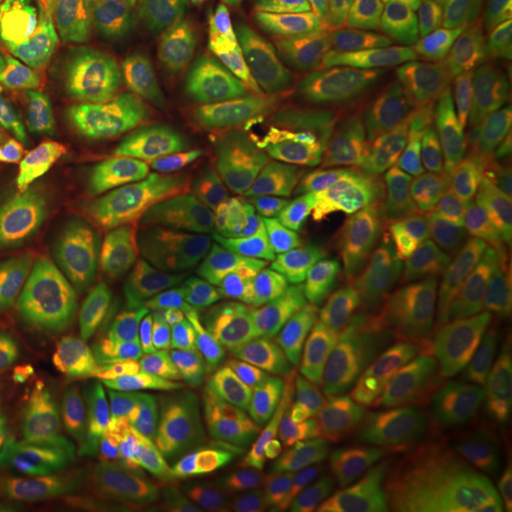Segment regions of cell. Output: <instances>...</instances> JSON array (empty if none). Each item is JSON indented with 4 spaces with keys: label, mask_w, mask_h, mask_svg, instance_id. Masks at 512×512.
Returning a JSON list of instances; mask_svg holds the SVG:
<instances>
[{
    "label": "cell",
    "mask_w": 512,
    "mask_h": 512,
    "mask_svg": "<svg viewBox=\"0 0 512 512\" xmlns=\"http://www.w3.org/2000/svg\"><path fill=\"white\" fill-rule=\"evenodd\" d=\"M382 366L378 349L304 346L179 406L173 425L203 456L228 458L279 439L315 404L376 387Z\"/></svg>",
    "instance_id": "1"
},
{
    "label": "cell",
    "mask_w": 512,
    "mask_h": 512,
    "mask_svg": "<svg viewBox=\"0 0 512 512\" xmlns=\"http://www.w3.org/2000/svg\"><path fill=\"white\" fill-rule=\"evenodd\" d=\"M133 238L165 274L198 281L256 264L298 238V217L268 186H243L217 202L164 205L133 219Z\"/></svg>",
    "instance_id": "2"
},
{
    "label": "cell",
    "mask_w": 512,
    "mask_h": 512,
    "mask_svg": "<svg viewBox=\"0 0 512 512\" xmlns=\"http://www.w3.org/2000/svg\"><path fill=\"white\" fill-rule=\"evenodd\" d=\"M128 162L131 181L150 200L194 207L232 192L243 171L245 147L222 110L164 95L137 116Z\"/></svg>",
    "instance_id": "3"
},
{
    "label": "cell",
    "mask_w": 512,
    "mask_h": 512,
    "mask_svg": "<svg viewBox=\"0 0 512 512\" xmlns=\"http://www.w3.org/2000/svg\"><path fill=\"white\" fill-rule=\"evenodd\" d=\"M431 340L465 384L486 389L512 357V283L495 264L461 258L425 279Z\"/></svg>",
    "instance_id": "4"
},
{
    "label": "cell",
    "mask_w": 512,
    "mask_h": 512,
    "mask_svg": "<svg viewBox=\"0 0 512 512\" xmlns=\"http://www.w3.org/2000/svg\"><path fill=\"white\" fill-rule=\"evenodd\" d=\"M368 181L385 202L414 209L492 192L499 179L437 118L406 109L380 135Z\"/></svg>",
    "instance_id": "5"
},
{
    "label": "cell",
    "mask_w": 512,
    "mask_h": 512,
    "mask_svg": "<svg viewBox=\"0 0 512 512\" xmlns=\"http://www.w3.org/2000/svg\"><path fill=\"white\" fill-rule=\"evenodd\" d=\"M291 454L321 452L384 467L429 463L427 423L385 389H359L315 404L281 435Z\"/></svg>",
    "instance_id": "6"
},
{
    "label": "cell",
    "mask_w": 512,
    "mask_h": 512,
    "mask_svg": "<svg viewBox=\"0 0 512 512\" xmlns=\"http://www.w3.org/2000/svg\"><path fill=\"white\" fill-rule=\"evenodd\" d=\"M86 389L71 378L44 382L0 414V494L29 492L61 475L92 435Z\"/></svg>",
    "instance_id": "7"
},
{
    "label": "cell",
    "mask_w": 512,
    "mask_h": 512,
    "mask_svg": "<svg viewBox=\"0 0 512 512\" xmlns=\"http://www.w3.org/2000/svg\"><path fill=\"white\" fill-rule=\"evenodd\" d=\"M376 293L374 277L355 260L313 247L277 256L249 275L228 310L302 325L327 311L368 302Z\"/></svg>",
    "instance_id": "8"
},
{
    "label": "cell",
    "mask_w": 512,
    "mask_h": 512,
    "mask_svg": "<svg viewBox=\"0 0 512 512\" xmlns=\"http://www.w3.org/2000/svg\"><path fill=\"white\" fill-rule=\"evenodd\" d=\"M283 512H410L423 492L420 473L304 452L274 475Z\"/></svg>",
    "instance_id": "9"
},
{
    "label": "cell",
    "mask_w": 512,
    "mask_h": 512,
    "mask_svg": "<svg viewBox=\"0 0 512 512\" xmlns=\"http://www.w3.org/2000/svg\"><path fill=\"white\" fill-rule=\"evenodd\" d=\"M385 243L412 262H454L512 241V190L401 209L382 224Z\"/></svg>",
    "instance_id": "10"
},
{
    "label": "cell",
    "mask_w": 512,
    "mask_h": 512,
    "mask_svg": "<svg viewBox=\"0 0 512 512\" xmlns=\"http://www.w3.org/2000/svg\"><path fill=\"white\" fill-rule=\"evenodd\" d=\"M116 88L101 14L78 6V42L71 61L42 86H10L21 107L63 137L92 133L109 107Z\"/></svg>",
    "instance_id": "11"
},
{
    "label": "cell",
    "mask_w": 512,
    "mask_h": 512,
    "mask_svg": "<svg viewBox=\"0 0 512 512\" xmlns=\"http://www.w3.org/2000/svg\"><path fill=\"white\" fill-rule=\"evenodd\" d=\"M395 88L389 54L363 35L329 61L317 88V118L346 150L363 147L380 128Z\"/></svg>",
    "instance_id": "12"
},
{
    "label": "cell",
    "mask_w": 512,
    "mask_h": 512,
    "mask_svg": "<svg viewBox=\"0 0 512 512\" xmlns=\"http://www.w3.org/2000/svg\"><path fill=\"white\" fill-rule=\"evenodd\" d=\"M188 0H109L103 31L128 88L169 86L186 54Z\"/></svg>",
    "instance_id": "13"
},
{
    "label": "cell",
    "mask_w": 512,
    "mask_h": 512,
    "mask_svg": "<svg viewBox=\"0 0 512 512\" xmlns=\"http://www.w3.org/2000/svg\"><path fill=\"white\" fill-rule=\"evenodd\" d=\"M296 349L298 334L291 323L258 313H230L188 334L179 355V384L200 389L279 363Z\"/></svg>",
    "instance_id": "14"
},
{
    "label": "cell",
    "mask_w": 512,
    "mask_h": 512,
    "mask_svg": "<svg viewBox=\"0 0 512 512\" xmlns=\"http://www.w3.org/2000/svg\"><path fill=\"white\" fill-rule=\"evenodd\" d=\"M78 21L63 0H6L0 8V76L10 86H42L71 61Z\"/></svg>",
    "instance_id": "15"
},
{
    "label": "cell",
    "mask_w": 512,
    "mask_h": 512,
    "mask_svg": "<svg viewBox=\"0 0 512 512\" xmlns=\"http://www.w3.org/2000/svg\"><path fill=\"white\" fill-rule=\"evenodd\" d=\"M243 147L256 175L277 194L327 217L329 190L311 154L304 126L293 110H258L243 129Z\"/></svg>",
    "instance_id": "16"
},
{
    "label": "cell",
    "mask_w": 512,
    "mask_h": 512,
    "mask_svg": "<svg viewBox=\"0 0 512 512\" xmlns=\"http://www.w3.org/2000/svg\"><path fill=\"white\" fill-rule=\"evenodd\" d=\"M266 16L253 0H188L186 52L220 78L249 73L268 50Z\"/></svg>",
    "instance_id": "17"
},
{
    "label": "cell",
    "mask_w": 512,
    "mask_h": 512,
    "mask_svg": "<svg viewBox=\"0 0 512 512\" xmlns=\"http://www.w3.org/2000/svg\"><path fill=\"white\" fill-rule=\"evenodd\" d=\"M133 296L112 283H93L71 294L50 311L38 329L33 368L38 380L50 382L57 372L88 351L129 308Z\"/></svg>",
    "instance_id": "18"
},
{
    "label": "cell",
    "mask_w": 512,
    "mask_h": 512,
    "mask_svg": "<svg viewBox=\"0 0 512 512\" xmlns=\"http://www.w3.org/2000/svg\"><path fill=\"white\" fill-rule=\"evenodd\" d=\"M416 93L463 147L488 165L499 181L512 186V162L497 139L476 80H461L437 69L418 67Z\"/></svg>",
    "instance_id": "19"
},
{
    "label": "cell",
    "mask_w": 512,
    "mask_h": 512,
    "mask_svg": "<svg viewBox=\"0 0 512 512\" xmlns=\"http://www.w3.org/2000/svg\"><path fill=\"white\" fill-rule=\"evenodd\" d=\"M112 512H196V482L186 459L164 442H143L118 471Z\"/></svg>",
    "instance_id": "20"
},
{
    "label": "cell",
    "mask_w": 512,
    "mask_h": 512,
    "mask_svg": "<svg viewBox=\"0 0 512 512\" xmlns=\"http://www.w3.org/2000/svg\"><path fill=\"white\" fill-rule=\"evenodd\" d=\"M374 0H283L279 27L296 57L319 67L365 35Z\"/></svg>",
    "instance_id": "21"
},
{
    "label": "cell",
    "mask_w": 512,
    "mask_h": 512,
    "mask_svg": "<svg viewBox=\"0 0 512 512\" xmlns=\"http://www.w3.org/2000/svg\"><path fill=\"white\" fill-rule=\"evenodd\" d=\"M55 258L76 270H107L110 238L103 205L82 183L55 181Z\"/></svg>",
    "instance_id": "22"
},
{
    "label": "cell",
    "mask_w": 512,
    "mask_h": 512,
    "mask_svg": "<svg viewBox=\"0 0 512 512\" xmlns=\"http://www.w3.org/2000/svg\"><path fill=\"white\" fill-rule=\"evenodd\" d=\"M382 376L385 391L425 423L440 406L456 397L452 370L427 334L404 340L387 365L382 366Z\"/></svg>",
    "instance_id": "23"
},
{
    "label": "cell",
    "mask_w": 512,
    "mask_h": 512,
    "mask_svg": "<svg viewBox=\"0 0 512 512\" xmlns=\"http://www.w3.org/2000/svg\"><path fill=\"white\" fill-rule=\"evenodd\" d=\"M0 165L25 179L67 181L80 171V156L57 131L23 112H12V131L0 148Z\"/></svg>",
    "instance_id": "24"
},
{
    "label": "cell",
    "mask_w": 512,
    "mask_h": 512,
    "mask_svg": "<svg viewBox=\"0 0 512 512\" xmlns=\"http://www.w3.org/2000/svg\"><path fill=\"white\" fill-rule=\"evenodd\" d=\"M275 503L270 461L264 454L243 450L213 471L202 512H275Z\"/></svg>",
    "instance_id": "25"
},
{
    "label": "cell",
    "mask_w": 512,
    "mask_h": 512,
    "mask_svg": "<svg viewBox=\"0 0 512 512\" xmlns=\"http://www.w3.org/2000/svg\"><path fill=\"white\" fill-rule=\"evenodd\" d=\"M454 404L456 420L450 456L437 469L448 475H478L492 448L497 403L484 395H461Z\"/></svg>",
    "instance_id": "26"
},
{
    "label": "cell",
    "mask_w": 512,
    "mask_h": 512,
    "mask_svg": "<svg viewBox=\"0 0 512 512\" xmlns=\"http://www.w3.org/2000/svg\"><path fill=\"white\" fill-rule=\"evenodd\" d=\"M408 308L410 304L404 298H385L374 302L368 300L317 315L302 323L300 332L315 344L336 348L365 338L370 332L404 315Z\"/></svg>",
    "instance_id": "27"
},
{
    "label": "cell",
    "mask_w": 512,
    "mask_h": 512,
    "mask_svg": "<svg viewBox=\"0 0 512 512\" xmlns=\"http://www.w3.org/2000/svg\"><path fill=\"white\" fill-rule=\"evenodd\" d=\"M0 251L23 264L33 279L46 289H54L55 274L48 247L25 209L8 190L6 177L0 171Z\"/></svg>",
    "instance_id": "28"
},
{
    "label": "cell",
    "mask_w": 512,
    "mask_h": 512,
    "mask_svg": "<svg viewBox=\"0 0 512 512\" xmlns=\"http://www.w3.org/2000/svg\"><path fill=\"white\" fill-rule=\"evenodd\" d=\"M471 67L497 139L512 162V63L490 46H476Z\"/></svg>",
    "instance_id": "29"
},
{
    "label": "cell",
    "mask_w": 512,
    "mask_h": 512,
    "mask_svg": "<svg viewBox=\"0 0 512 512\" xmlns=\"http://www.w3.org/2000/svg\"><path fill=\"white\" fill-rule=\"evenodd\" d=\"M416 48L418 67L437 69L461 80H475L471 61L461 42L458 19L448 8H439L429 21L418 23Z\"/></svg>",
    "instance_id": "30"
},
{
    "label": "cell",
    "mask_w": 512,
    "mask_h": 512,
    "mask_svg": "<svg viewBox=\"0 0 512 512\" xmlns=\"http://www.w3.org/2000/svg\"><path fill=\"white\" fill-rule=\"evenodd\" d=\"M425 476L444 494L478 511L512 512V465L492 475H448L425 465Z\"/></svg>",
    "instance_id": "31"
},
{
    "label": "cell",
    "mask_w": 512,
    "mask_h": 512,
    "mask_svg": "<svg viewBox=\"0 0 512 512\" xmlns=\"http://www.w3.org/2000/svg\"><path fill=\"white\" fill-rule=\"evenodd\" d=\"M46 310L48 296L37 279L16 274L0 260V325L35 327Z\"/></svg>",
    "instance_id": "32"
},
{
    "label": "cell",
    "mask_w": 512,
    "mask_h": 512,
    "mask_svg": "<svg viewBox=\"0 0 512 512\" xmlns=\"http://www.w3.org/2000/svg\"><path fill=\"white\" fill-rule=\"evenodd\" d=\"M410 512H484L478 511L475 507L461 503L458 499L444 494L437 486H427L423 488L418 503Z\"/></svg>",
    "instance_id": "33"
},
{
    "label": "cell",
    "mask_w": 512,
    "mask_h": 512,
    "mask_svg": "<svg viewBox=\"0 0 512 512\" xmlns=\"http://www.w3.org/2000/svg\"><path fill=\"white\" fill-rule=\"evenodd\" d=\"M488 395H501V393H512V357L509 359V363L505 365V368L501 370V374L495 378L492 384L486 387Z\"/></svg>",
    "instance_id": "34"
},
{
    "label": "cell",
    "mask_w": 512,
    "mask_h": 512,
    "mask_svg": "<svg viewBox=\"0 0 512 512\" xmlns=\"http://www.w3.org/2000/svg\"><path fill=\"white\" fill-rule=\"evenodd\" d=\"M12 131V112L4 109V105L0 103V148L4 147V143L8 141Z\"/></svg>",
    "instance_id": "35"
},
{
    "label": "cell",
    "mask_w": 512,
    "mask_h": 512,
    "mask_svg": "<svg viewBox=\"0 0 512 512\" xmlns=\"http://www.w3.org/2000/svg\"><path fill=\"white\" fill-rule=\"evenodd\" d=\"M484 2L486 0H446V4L458 12H475Z\"/></svg>",
    "instance_id": "36"
},
{
    "label": "cell",
    "mask_w": 512,
    "mask_h": 512,
    "mask_svg": "<svg viewBox=\"0 0 512 512\" xmlns=\"http://www.w3.org/2000/svg\"><path fill=\"white\" fill-rule=\"evenodd\" d=\"M107 2H109V0H80V4H82L88 12H92V14H101L103 8L107 6Z\"/></svg>",
    "instance_id": "37"
},
{
    "label": "cell",
    "mask_w": 512,
    "mask_h": 512,
    "mask_svg": "<svg viewBox=\"0 0 512 512\" xmlns=\"http://www.w3.org/2000/svg\"><path fill=\"white\" fill-rule=\"evenodd\" d=\"M495 403L499 404L512 420V393H501V395H495Z\"/></svg>",
    "instance_id": "38"
},
{
    "label": "cell",
    "mask_w": 512,
    "mask_h": 512,
    "mask_svg": "<svg viewBox=\"0 0 512 512\" xmlns=\"http://www.w3.org/2000/svg\"><path fill=\"white\" fill-rule=\"evenodd\" d=\"M380 2L389 12H401L412 0H380Z\"/></svg>",
    "instance_id": "39"
},
{
    "label": "cell",
    "mask_w": 512,
    "mask_h": 512,
    "mask_svg": "<svg viewBox=\"0 0 512 512\" xmlns=\"http://www.w3.org/2000/svg\"><path fill=\"white\" fill-rule=\"evenodd\" d=\"M253 2H256L262 10H266V12H270V8L274 6L275 0H253Z\"/></svg>",
    "instance_id": "40"
},
{
    "label": "cell",
    "mask_w": 512,
    "mask_h": 512,
    "mask_svg": "<svg viewBox=\"0 0 512 512\" xmlns=\"http://www.w3.org/2000/svg\"><path fill=\"white\" fill-rule=\"evenodd\" d=\"M37 512H65L63 509H59V507H50V509H44V511Z\"/></svg>",
    "instance_id": "41"
},
{
    "label": "cell",
    "mask_w": 512,
    "mask_h": 512,
    "mask_svg": "<svg viewBox=\"0 0 512 512\" xmlns=\"http://www.w3.org/2000/svg\"><path fill=\"white\" fill-rule=\"evenodd\" d=\"M509 38H511V42H512V25H511V27H509Z\"/></svg>",
    "instance_id": "42"
},
{
    "label": "cell",
    "mask_w": 512,
    "mask_h": 512,
    "mask_svg": "<svg viewBox=\"0 0 512 512\" xmlns=\"http://www.w3.org/2000/svg\"><path fill=\"white\" fill-rule=\"evenodd\" d=\"M2 2H4V0H0V4H2Z\"/></svg>",
    "instance_id": "43"
},
{
    "label": "cell",
    "mask_w": 512,
    "mask_h": 512,
    "mask_svg": "<svg viewBox=\"0 0 512 512\" xmlns=\"http://www.w3.org/2000/svg\"><path fill=\"white\" fill-rule=\"evenodd\" d=\"M0 255H2V251H0Z\"/></svg>",
    "instance_id": "44"
}]
</instances>
